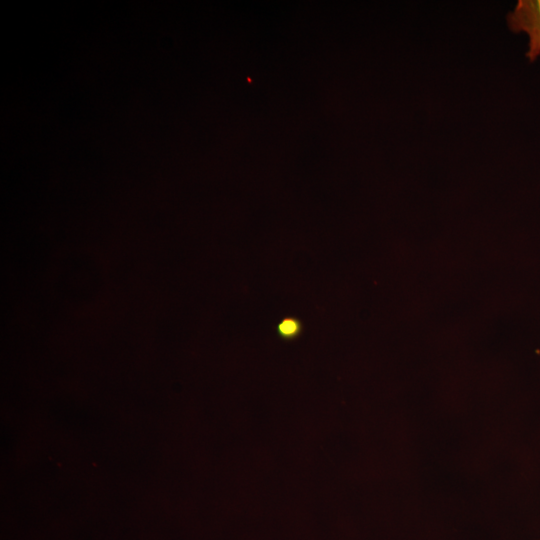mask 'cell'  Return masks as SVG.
<instances>
[{
	"label": "cell",
	"mask_w": 540,
	"mask_h": 540,
	"mask_svg": "<svg viewBox=\"0 0 540 540\" xmlns=\"http://www.w3.org/2000/svg\"><path fill=\"white\" fill-rule=\"evenodd\" d=\"M297 329V325L293 320H285L280 325V331L285 335L293 334Z\"/></svg>",
	"instance_id": "cell-2"
},
{
	"label": "cell",
	"mask_w": 540,
	"mask_h": 540,
	"mask_svg": "<svg viewBox=\"0 0 540 540\" xmlns=\"http://www.w3.org/2000/svg\"><path fill=\"white\" fill-rule=\"evenodd\" d=\"M507 22L514 32L528 35L527 57L534 61L540 55V0H520L508 14Z\"/></svg>",
	"instance_id": "cell-1"
},
{
	"label": "cell",
	"mask_w": 540,
	"mask_h": 540,
	"mask_svg": "<svg viewBox=\"0 0 540 540\" xmlns=\"http://www.w3.org/2000/svg\"><path fill=\"white\" fill-rule=\"evenodd\" d=\"M538 540H540V539H538Z\"/></svg>",
	"instance_id": "cell-3"
}]
</instances>
